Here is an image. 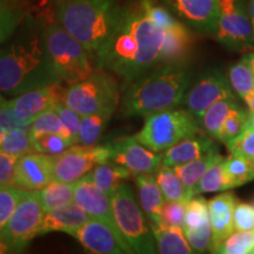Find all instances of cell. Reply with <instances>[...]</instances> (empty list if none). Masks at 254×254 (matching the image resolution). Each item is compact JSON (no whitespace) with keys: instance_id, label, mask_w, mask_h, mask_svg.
Listing matches in <instances>:
<instances>
[{"instance_id":"cell-1","label":"cell","mask_w":254,"mask_h":254,"mask_svg":"<svg viewBox=\"0 0 254 254\" xmlns=\"http://www.w3.org/2000/svg\"><path fill=\"white\" fill-rule=\"evenodd\" d=\"M165 30L155 25L138 7L125 9L101 69H109L123 79L124 87L163 65L161 52Z\"/></svg>"},{"instance_id":"cell-2","label":"cell","mask_w":254,"mask_h":254,"mask_svg":"<svg viewBox=\"0 0 254 254\" xmlns=\"http://www.w3.org/2000/svg\"><path fill=\"white\" fill-rule=\"evenodd\" d=\"M124 11L116 0H58L56 18L85 47L95 69H101Z\"/></svg>"},{"instance_id":"cell-3","label":"cell","mask_w":254,"mask_h":254,"mask_svg":"<svg viewBox=\"0 0 254 254\" xmlns=\"http://www.w3.org/2000/svg\"><path fill=\"white\" fill-rule=\"evenodd\" d=\"M62 82L47 53L43 33L28 34L0 49V92L9 97Z\"/></svg>"},{"instance_id":"cell-4","label":"cell","mask_w":254,"mask_h":254,"mask_svg":"<svg viewBox=\"0 0 254 254\" xmlns=\"http://www.w3.org/2000/svg\"><path fill=\"white\" fill-rule=\"evenodd\" d=\"M190 85V72L182 64L159 66L125 88L120 113L126 118H145L159 111L174 109L183 104Z\"/></svg>"},{"instance_id":"cell-5","label":"cell","mask_w":254,"mask_h":254,"mask_svg":"<svg viewBox=\"0 0 254 254\" xmlns=\"http://www.w3.org/2000/svg\"><path fill=\"white\" fill-rule=\"evenodd\" d=\"M47 53L60 81L75 84L95 71L90 55L79 41L73 38L58 21L43 31Z\"/></svg>"},{"instance_id":"cell-6","label":"cell","mask_w":254,"mask_h":254,"mask_svg":"<svg viewBox=\"0 0 254 254\" xmlns=\"http://www.w3.org/2000/svg\"><path fill=\"white\" fill-rule=\"evenodd\" d=\"M199 124L187 109L174 107L146 116L144 126L134 138L150 150L160 153L183 139L201 133Z\"/></svg>"},{"instance_id":"cell-7","label":"cell","mask_w":254,"mask_h":254,"mask_svg":"<svg viewBox=\"0 0 254 254\" xmlns=\"http://www.w3.org/2000/svg\"><path fill=\"white\" fill-rule=\"evenodd\" d=\"M111 200L117 226L133 253L157 252L150 222L140 204L135 200L132 187L124 182L111 196Z\"/></svg>"},{"instance_id":"cell-8","label":"cell","mask_w":254,"mask_h":254,"mask_svg":"<svg viewBox=\"0 0 254 254\" xmlns=\"http://www.w3.org/2000/svg\"><path fill=\"white\" fill-rule=\"evenodd\" d=\"M63 103L81 116L118 107L119 85L105 69H95L84 80L66 86Z\"/></svg>"},{"instance_id":"cell-9","label":"cell","mask_w":254,"mask_h":254,"mask_svg":"<svg viewBox=\"0 0 254 254\" xmlns=\"http://www.w3.org/2000/svg\"><path fill=\"white\" fill-rule=\"evenodd\" d=\"M45 213L38 190H26L11 219L0 231L14 253L23 252L34 238L40 236Z\"/></svg>"},{"instance_id":"cell-10","label":"cell","mask_w":254,"mask_h":254,"mask_svg":"<svg viewBox=\"0 0 254 254\" xmlns=\"http://www.w3.org/2000/svg\"><path fill=\"white\" fill-rule=\"evenodd\" d=\"M217 39L233 50L254 49V27L249 0H221Z\"/></svg>"},{"instance_id":"cell-11","label":"cell","mask_w":254,"mask_h":254,"mask_svg":"<svg viewBox=\"0 0 254 254\" xmlns=\"http://www.w3.org/2000/svg\"><path fill=\"white\" fill-rule=\"evenodd\" d=\"M111 159L109 145H72L63 153L53 157L55 179L63 183H75L101 163Z\"/></svg>"},{"instance_id":"cell-12","label":"cell","mask_w":254,"mask_h":254,"mask_svg":"<svg viewBox=\"0 0 254 254\" xmlns=\"http://www.w3.org/2000/svg\"><path fill=\"white\" fill-rule=\"evenodd\" d=\"M228 78L218 69L202 73L194 84L189 87L183 103L196 119L200 120L202 113L211 105L224 98H236L232 92Z\"/></svg>"},{"instance_id":"cell-13","label":"cell","mask_w":254,"mask_h":254,"mask_svg":"<svg viewBox=\"0 0 254 254\" xmlns=\"http://www.w3.org/2000/svg\"><path fill=\"white\" fill-rule=\"evenodd\" d=\"M111 160L126 167L133 174L155 173L161 163L163 154H159L139 142L134 136H125L109 144Z\"/></svg>"},{"instance_id":"cell-14","label":"cell","mask_w":254,"mask_h":254,"mask_svg":"<svg viewBox=\"0 0 254 254\" xmlns=\"http://www.w3.org/2000/svg\"><path fill=\"white\" fill-rule=\"evenodd\" d=\"M85 250L95 254L133 253L123 236L106 222L90 217V219L73 233Z\"/></svg>"},{"instance_id":"cell-15","label":"cell","mask_w":254,"mask_h":254,"mask_svg":"<svg viewBox=\"0 0 254 254\" xmlns=\"http://www.w3.org/2000/svg\"><path fill=\"white\" fill-rule=\"evenodd\" d=\"M55 180L52 155L30 152L18 158L13 185L26 190H38Z\"/></svg>"},{"instance_id":"cell-16","label":"cell","mask_w":254,"mask_h":254,"mask_svg":"<svg viewBox=\"0 0 254 254\" xmlns=\"http://www.w3.org/2000/svg\"><path fill=\"white\" fill-rule=\"evenodd\" d=\"M221 0H165L180 18L195 30L215 33L220 17Z\"/></svg>"},{"instance_id":"cell-17","label":"cell","mask_w":254,"mask_h":254,"mask_svg":"<svg viewBox=\"0 0 254 254\" xmlns=\"http://www.w3.org/2000/svg\"><path fill=\"white\" fill-rule=\"evenodd\" d=\"M73 202L84 209L90 217L106 222L114 231L120 233L114 219L111 196L105 194L103 190L98 189L88 174L75 182Z\"/></svg>"},{"instance_id":"cell-18","label":"cell","mask_w":254,"mask_h":254,"mask_svg":"<svg viewBox=\"0 0 254 254\" xmlns=\"http://www.w3.org/2000/svg\"><path fill=\"white\" fill-rule=\"evenodd\" d=\"M65 90L66 87L63 86V82H53L15 95L13 99L8 101L19 118L34 120L38 114L63 101Z\"/></svg>"},{"instance_id":"cell-19","label":"cell","mask_w":254,"mask_h":254,"mask_svg":"<svg viewBox=\"0 0 254 254\" xmlns=\"http://www.w3.org/2000/svg\"><path fill=\"white\" fill-rule=\"evenodd\" d=\"M237 198L233 193L226 192L214 196L208 201V215L212 228V241L209 252L214 253L218 246L233 233L234 209Z\"/></svg>"},{"instance_id":"cell-20","label":"cell","mask_w":254,"mask_h":254,"mask_svg":"<svg viewBox=\"0 0 254 254\" xmlns=\"http://www.w3.org/2000/svg\"><path fill=\"white\" fill-rule=\"evenodd\" d=\"M90 219L86 212L75 202L59 206L46 212L41 225L40 236L51 232H65L73 236L79 227Z\"/></svg>"},{"instance_id":"cell-21","label":"cell","mask_w":254,"mask_h":254,"mask_svg":"<svg viewBox=\"0 0 254 254\" xmlns=\"http://www.w3.org/2000/svg\"><path fill=\"white\" fill-rule=\"evenodd\" d=\"M214 148H218L211 138L201 133L183 139L172 147L163 152V165L178 166L195 160Z\"/></svg>"},{"instance_id":"cell-22","label":"cell","mask_w":254,"mask_h":254,"mask_svg":"<svg viewBox=\"0 0 254 254\" xmlns=\"http://www.w3.org/2000/svg\"><path fill=\"white\" fill-rule=\"evenodd\" d=\"M134 182L138 189L139 204L144 211L150 224L160 222L161 208L166 201L159 187L153 173L138 174L134 177Z\"/></svg>"},{"instance_id":"cell-23","label":"cell","mask_w":254,"mask_h":254,"mask_svg":"<svg viewBox=\"0 0 254 254\" xmlns=\"http://www.w3.org/2000/svg\"><path fill=\"white\" fill-rule=\"evenodd\" d=\"M153 233L155 246L163 254H190L193 252L183 227L170 226L163 222L150 224Z\"/></svg>"},{"instance_id":"cell-24","label":"cell","mask_w":254,"mask_h":254,"mask_svg":"<svg viewBox=\"0 0 254 254\" xmlns=\"http://www.w3.org/2000/svg\"><path fill=\"white\" fill-rule=\"evenodd\" d=\"M192 46V37L184 26L179 23L172 28L165 30V43L161 52L163 65L180 64L189 55Z\"/></svg>"},{"instance_id":"cell-25","label":"cell","mask_w":254,"mask_h":254,"mask_svg":"<svg viewBox=\"0 0 254 254\" xmlns=\"http://www.w3.org/2000/svg\"><path fill=\"white\" fill-rule=\"evenodd\" d=\"M91 180L105 194L112 196L117 189L125 182L126 179L133 177V174L122 165L110 161H105L97 165L91 173L88 174Z\"/></svg>"},{"instance_id":"cell-26","label":"cell","mask_w":254,"mask_h":254,"mask_svg":"<svg viewBox=\"0 0 254 254\" xmlns=\"http://www.w3.org/2000/svg\"><path fill=\"white\" fill-rule=\"evenodd\" d=\"M222 159L224 158L219 153L218 148H214V150L208 152V153L202 155V157L195 159V160H192L190 163L183 165H178V166H174L173 168L180 179H182L184 185L186 186V189L190 190V194L194 196V189L199 180L201 179V177L214 164L219 163Z\"/></svg>"},{"instance_id":"cell-27","label":"cell","mask_w":254,"mask_h":254,"mask_svg":"<svg viewBox=\"0 0 254 254\" xmlns=\"http://www.w3.org/2000/svg\"><path fill=\"white\" fill-rule=\"evenodd\" d=\"M116 110L117 107H107L98 112L81 116L80 127H79V144L84 146L97 145Z\"/></svg>"},{"instance_id":"cell-28","label":"cell","mask_w":254,"mask_h":254,"mask_svg":"<svg viewBox=\"0 0 254 254\" xmlns=\"http://www.w3.org/2000/svg\"><path fill=\"white\" fill-rule=\"evenodd\" d=\"M155 179L166 200L189 202L193 198L172 166L161 164L155 172Z\"/></svg>"},{"instance_id":"cell-29","label":"cell","mask_w":254,"mask_h":254,"mask_svg":"<svg viewBox=\"0 0 254 254\" xmlns=\"http://www.w3.org/2000/svg\"><path fill=\"white\" fill-rule=\"evenodd\" d=\"M237 105L236 98H224V99L218 100L217 103L208 107L207 110L202 113L199 123L204 127L205 132L211 136V138L219 140L221 127L224 125L225 119L227 118L230 111Z\"/></svg>"},{"instance_id":"cell-30","label":"cell","mask_w":254,"mask_h":254,"mask_svg":"<svg viewBox=\"0 0 254 254\" xmlns=\"http://www.w3.org/2000/svg\"><path fill=\"white\" fill-rule=\"evenodd\" d=\"M75 183H63L59 180H52L45 187L38 190L40 202L45 212L69 204L74 200Z\"/></svg>"},{"instance_id":"cell-31","label":"cell","mask_w":254,"mask_h":254,"mask_svg":"<svg viewBox=\"0 0 254 254\" xmlns=\"http://www.w3.org/2000/svg\"><path fill=\"white\" fill-rule=\"evenodd\" d=\"M0 150L18 158L36 151L32 144L30 127L4 129L0 133Z\"/></svg>"},{"instance_id":"cell-32","label":"cell","mask_w":254,"mask_h":254,"mask_svg":"<svg viewBox=\"0 0 254 254\" xmlns=\"http://www.w3.org/2000/svg\"><path fill=\"white\" fill-rule=\"evenodd\" d=\"M233 189L230 177H228L226 168H225L224 159L214 164L206 172L201 179L199 180L194 189V194L198 195L200 193H213V192H224V190Z\"/></svg>"},{"instance_id":"cell-33","label":"cell","mask_w":254,"mask_h":254,"mask_svg":"<svg viewBox=\"0 0 254 254\" xmlns=\"http://www.w3.org/2000/svg\"><path fill=\"white\" fill-rule=\"evenodd\" d=\"M30 132L32 134H37V133H56V134H60L68 139L73 145H75L74 138L71 131L66 127L63 120L60 119L58 113L53 109H49L34 118L33 123L30 126Z\"/></svg>"},{"instance_id":"cell-34","label":"cell","mask_w":254,"mask_h":254,"mask_svg":"<svg viewBox=\"0 0 254 254\" xmlns=\"http://www.w3.org/2000/svg\"><path fill=\"white\" fill-rule=\"evenodd\" d=\"M228 80L234 92L243 99L254 90V72L245 56L228 69Z\"/></svg>"},{"instance_id":"cell-35","label":"cell","mask_w":254,"mask_h":254,"mask_svg":"<svg viewBox=\"0 0 254 254\" xmlns=\"http://www.w3.org/2000/svg\"><path fill=\"white\" fill-rule=\"evenodd\" d=\"M225 168L233 187L241 186L254 179V160L243 155L231 154L224 159Z\"/></svg>"},{"instance_id":"cell-36","label":"cell","mask_w":254,"mask_h":254,"mask_svg":"<svg viewBox=\"0 0 254 254\" xmlns=\"http://www.w3.org/2000/svg\"><path fill=\"white\" fill-rule=\"evenodd\" d=\"M214 253L221 254H253L254 231H238L225 239Z\"/></svg>"},{"instance_id":"cell-37","label":"cell","mask_w":254,"mask_h":254,"mask_svg":"<svg viewBox=\"0 0 254 254\" xmlns=\"http://www.w3.org/2000/svg\"><path fill=\"white\" fill-rule=\"evenodd\" d=\"M247 122H249V113L245 112L239 105H236L230 111L227 118L225 119L224 125L221 127L219 141L227 144L228 141L233 140L238 135L246 129Z\"/></svg>"},{"instance_id":"cell-38","label":"cell","mask_w":254,"mask_h":254,"mask_svg":"<svg viewBox=\"0 0 254 254\" xmlns=\"http://www.w3.org/2000/svg\"><path fill=\"white\" fill-rule=\"evenodd\" d=\"M31 139L36 151L52 157L63 153L73 145L65 136L56 133H37V134L31 133Z\"/></svg>"},{"instance_id":"cell-39","label":"cell","mask_w":254,"mask_h":254,"mask_svg":"<svg viewBox=\"0 0 254 254\" xmlns=\"http://www.w3.org/2000/svg\"><path fill=\"white\" fill-rule=\"evenodd\" d=\"M23 13L9 0H0V45L7 41L20 24Z\"/></svg>"},{"instance_id":"cell-40","label":"cell","mask_w":254,"mask_h":254,"mask_svg":"<svg viewBox=\"0 0 254 254\" xmlns=\"http://www.w3.org/2000/svg\"><path fill=\"white\" fill-rule=\"evenodd\" d=\"M26 190L14 185L0 186V231L6 226Z\"/></svg>"},{"instance_id":"cell-41","label":"cell","mask_w":254,"mask_h":254,"mask_svg":"<svg viewBox=\"0 0 254 254\" xmlns=\"http://www.w3.org/2000/svg\"><path fill=\"white\" fill-rule=\"evenodd\" d=\"M208 221V202L201 196L194 195L187 202L185 224L183 228H195Z\"/></svg>"},{"instance_id":"cell-42","label":"cell","mask_w":254,"mask_h":254,"mask_svg":"<svg viewBox=\"0 0 254 254\" xmlns=\"http://www.w3.org/2000/svg\"><path fill=\"white\" fill-rule=\"evenodd\" d=\"M140 6L146 15L151 19L157 26L161 27L163 30L172 28L180 23L173 17L166 8L158 5L153 0H141Z\"/></svg>"},{"instance_id":"cell-43","label":"cell","mask_w":254,"mask_h":254,"mask_svg":"<svg viewBox=\"0 0 254 254\" xmlns=\"http://www.w3.org/2000/svg\"><path fill=\"white\" fill-rule=\"evenodd\" d=\"M193 252L202 253L209 250L212 241L211 222H206L195 228H183Z\"/></svg>"},{"instance_id":"cell-44","label":"cell","mask_w":254,"mask_h":254,"mask_svg":"<svg viewBox=\"0 0 254 254\" xmlns=\"http://www.w3.org/2000/svg\"><path fill=\"white\" fill-rule=\"evenodd\" d=\"M187 202L183 201H170L166 200L161 208L160 222L170 226L184 227L186 217Z\"/></svg>"},{"instance_id":"cell-45","label":"cell","mask_w":254,"mask_h":254,"mask_svg":"<svg viewBox=\"0 0 254 254\" xmlns=\"http://www.w3.org/2000/svg\"><path fill=\"white\" fill-rule=\"evenodd\" d=\"M226 146L231 154L254 159V129L246 127L245 131L233 140L228 141Z\"/></svg>"},{"instance_id":"cell-46","label":"cell","mask_w":254,"mask_h":254,"mask_svg":"<svg viewBox=\"0 0 254 254\" xmlns=\"http://www.w3.org/2000/svg\"><path fill=\"white\" fill-rule=\"evenodd\" d=\"M51 109H53L57 113H58V116L60 117V119L63 120V123L65 124L66 127L71 131L75 142L79 144V127H80L81 114L75 112L74 110H72L71 107H68L66 104H64L63 101H59V103L55 104Z\"/></svg>"},{"instance_id":"cell-47","label":"cell","mask_w":254,"mask_h":254,"mask_svg":"<svg viewBox=\"0 0 254 254\" xmlns=\"http://www.w3.org/2000/svg\"><path fill=\"white\" fill-rule=\"evenodd\" d=\"M234 228L236 231H254V206L239 202L234 209Z\"/></svg>"},{"instance_id":"cell-48","label":"cell","mask_w":254,"mask_h":254,"mask_svg":"<svg viewBox=\"0 0 254 254\" xmlns=\"http://www.w3.org/2000/svg\"><path fill=\"white\" fill-rule=\"evenodd\" d=\"M18 157L0 150V186L13 185Z\"/></svg>"},{"instance_id":"cell-49","label":"cell","mask_w":254,"mask_h":254,"mask_svg":"<svg viewBox=\"0 0 254 254\" xmlns=\"http://www.w3.org/2000/svg\"><path fill=\"white\" fill-rule=\"evenodd\" d=\"M33 120L21 119L15 114V112L9 105V101L0 107V127L2 129L19 128V127H30Z\"/></svg>"},{"instance_id":"cell-50","label":"cell","mask_w":254,"mask_h":254,"mask_svg":"<svg viewBox=\"0 0 254 254\" xmlns=\"http://www.w3.org/2000/svg\"><path fill=\"white\" fill-rule=\"evenodd\" d=\"M7 253H14V251L8 244V241L6 240L4 234L0 232V254H7Z\"/></svg>"},{"instance_id":"cell-51","label":"cell","mask_w":254,"mask_h":254,"mask_svg":"<svg viewBox=\"0 0 254 254\" xmlns=\"http://www.w3.org/2000/svg\"><path fill=\"white\" fill-rule=\"evenodd\" d=\"M245 103L249 109V117L250 118H254V90L251 91L249 94L244 98Z\"/></svg>"},{"instance_id":"cell-52","label":"cell","mask_w":254,"mask_h":254,"mask_svg":"<svg viewBox=\"0 0 254 254\" xmlns=\"http://www.w3.org/2000/svg\"><path fill=\"white\" fill-rule=\"evenodd\" d=\"M249 9H250L251 19H252L253 27H254V0H249Z\"/></svg>"},{"instance_id":"cell-53","label":"cell","mask_w":254,"mask_h":254,"mask_svg":"<svg viewBox=\"0 0 254 254\" xmlns=\"http://www.w3.org/2000/svg\"><path fill=\"white\" fill-rule=\"evenodd\" d=\"M245 57H246V59L249 60V63H250L251 67H252L253 72H254V52L247 53V55H245Z\"/></svg>"},{"instance_id":"cell-54","label":"cell","mask_w":254,"mask_h":254,"mask_svg":"<svg viewBox=\"0 0 254 254\" xmlns=\"http://www.w3.org/2000/svg\"><path fill=\"white\" fill-rule=\"evenodd\" d=\"M247 127H250V128H253L254 129V118H250V117H249V122H247Z\"/></svg>"},{"instance_id":"cell-55","label":"cell","mask_w":254,"mask_h":254,"mask_svg":"<svg viewBox=\"0 0 254 254\" xmlns=\"http://www.w3.org/2000/svg\"><path fill=\"white\" fill-rule=\"evenodd\" d=\"M6 103H7V100L5 99V97L1 94V92H0V107H1L2 105H5Z\"/></svg>"},{"instance_id":"cell-56","label":"cell","mask_w":254,"mask_h":254,"mask_svg":"<svg viewBox=\"0 0 254 254\" xmlns=\"http://www.w3.org/2000/svg\"><path fill=\"white\" fill-rule=\"evenodd\" d=\"M2 131H4V129H2V128H1V127H0V133H1Z\"/></svg>"},{"instance_id":"cell-57","label":"cell","mask_w":254,"mask_h":254,"mask_svg":"<svg viewBox=\"0 0 254 254\" xmlns=\"http://www.w3.org/2000/svg\"><path fill=\"white\" fill-rule=\"evenodd\" d=\"M253 160H254V159H253Z\"/></svg>"}]
</instances>
